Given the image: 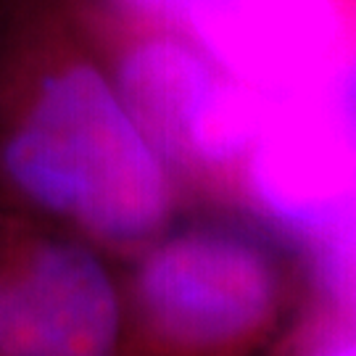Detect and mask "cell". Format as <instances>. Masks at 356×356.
<instances>
[{
    "label": "cell",
    "mask_w": 356,
    "mask_h": 356,
    "mask_svg": "<svg viewBox=\"0 0 356 356\" xmlns=\"http://www.w3.org/2000/svg\"><path fill=\"white\" fill-rule=\"evenodd\" d=\"M0 191L111 243L159 229L169 185L151 140L88 64L0 69Z\"/></svg>",
    "instance_id": "6da1fadb"
},
{
    "label": "cell",
    "mask_w": 356,
    "mask_h": 356,
    "mask_svg": "<svg viewBox=\"0 0 356 356\" xmlns=\"http://www.w3.org/2000/svg\"><path fill=\"white\" fill-rule=\"evenodd\" d=\"M124 6H132L138 11L159 13V16H172V19H185L191 0H119Z\"/></svg>",
    "instance_id": "9c48e42d"
},
{
    "label": "cell",
    "mask_w": 356,
    "mask_h": 356,
    "mask_svg": "<svg viewBox=\"0 0 356 356\" xmlns=\"http://www.w3.org/2000/svg\"><path fill=\"white\" fill-rule=\"evenodd\" d=\"M138 304L164 343L211 354L267 325L277 306V277L251 243L191 232L148 256L138 277Z\"/></svg>",
    "instance_id": "3957f363"
},
{
    "label": "cell",
    "mask_w": 356,
    "mask_h": 356,
    "mask_svg": "<svg viewBox=\"0 0 356 356\" xmlns=\"http://www.w3.org/2000/svg\"><path fill=\"white\" fill-rule=\"evenodd\" d=\"M185 22L229 76L275 101L322 88L341 69L332 0H191Z\"/></svg>",
    "instance_id": "5b68a950"
},
{
    "label": "cell",
    "mask_w": 356,
    "mask_h": 356,
    "mask_svg": "<svg viewBox=\"0 0 356 356\" xmlns=\"http://www.w3.org/2000/svg\"><path fill=\"white\" fill-rule=\"evenodd\" d=\"M317 356H356V341H348V343H341V346H330V348H325V351Z\"/></svg>",
    "instance_id": "30bf717a"
},
{
    "label": "cell",
    "mask_w": 356,
    "mask_h": 356,
    "mask_svg": "<svg viewBox=\"0 0 356 356\" xmlns=\"http://www.w3.org/2000/svg\"><path fill=\"white\" fill-rule=\"evenodd\" d=\"M122 306L85 243L0 227V356H116Z\"/></svg>",
    "instance_id": "7a4b0ae2"
},
{
    "label": "cell",
    "mask_w": 356,
    "mask_h": 356,
    "mask_svg": "<svg viewBox=\"0 0 356 356\" xmlns=\"http://www.w3.org/2000/svg\"><path fill=\"white\" fill-rule=\"evenodd\" d=\"M317 241V280L332 306L356 319V216L330 227Z\"/></svg>",
    "instance_id": "52a82bcc"
},
{
    "label": "cell",
    "mask_w": 356,
    "mask_h": 356,
    "mask_svg": "<svg viewBox=\"0 0 356 356\" xmlns=\"http://www.w3.org/2000/svg\"><path fill=\"white\" fill-rule=\"evenodd\" d=\"M325 90L335 106L356 124V58L351 64H341V69L325 82Z\"/></svg>",
    "instance_id": "ba28073f"
},
{
    "label": "cell",
    "mask_w": 356,
    "mask_h": 356,
    "mask_svg": "<svg viewBox=\"0 0 356 356\" xmlns=\"http://www.w3.org/2000/svg\"><path fill=\"white\" fill-rule=\"evenodd\" d=\"M251 182L272 214L312 238L356 216V124L325 85L275 103L251 148Z\"/></svg>",
    "instance_id": "277c9868"
},
{
    "label": "cell",
    "mask_w": 356,
    "mask_h": 356,
    "mask_svg": "<svg viewBox=\"0 0 356 356\" xmlns=\"http://www.w3.org/2000/svg\"><path fill=\"white\" fill-rule=\"evenodd\" d=\"M222 76L188 48L169 40L140 45L122 69L129 114L145 138L175 159H185L188 138Z\"/></svg>",
    "instance_id": "8992f818"
}]
</instances>
